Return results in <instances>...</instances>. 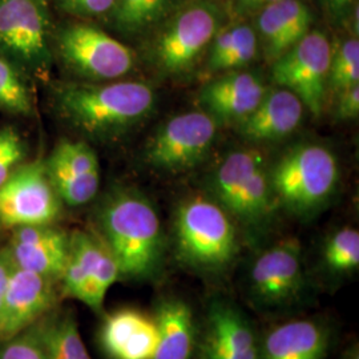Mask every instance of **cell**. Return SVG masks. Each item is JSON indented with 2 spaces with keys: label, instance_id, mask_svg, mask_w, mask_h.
Masks as SVG:
<instances>
[{
  "label": "cell",
  "instance_id": "obj_1",
  "mask_svg": "<svg viewBox=\"0 0 359 359\" xmlns=\"http://www.w3.org/2000/svg\"><path fill=\"white\" fill-rule=\"evenodd\" d=\"M97 224L121 278L154 280L163 265L164 237L152 203L142 193L118 191L104 201Z\"/></svg>",
  "mask_w": 359,
  "mask_h": 359
},
{
  "label": "cell",
  "instance_id": "obj_2",
  "mask_svg": "<svg viewBox=\"0 0 359 359\" xmlns=\"http://www.w3.org/2000/svg\"><path fill=\"white\" fill-rule=\"evenodd\" d=\"M62 115L77 129L96 139L127 132L152 114L156 95L139 81L108 84H67L56 92Z\"/></svg>",
  "mask_w": 359,
  "mask_h": 359
},
{
  "label": "cell",
  "instance_id": "obj_3",
  "mask_svg": "<svg viewBox=\"0 0 359 359\" xmlns=\"http://www.w3.org/2000/svg\"><path fill=\"white\" fill-rule=\"evenodd\" d=\"M175 237L181 261L203 273L228 269L238 253L231 215L217 201L201 196L180 204L175 218Z\"/></svg>",
  "mask_w": 359,
  "mask_h": 359
},
{
  "label": "cell",
  "instance_id": "obj_4",
  "mask_svg": "<svg viewBox=\"0 0 359 359\" xmlns=\"http://www.w3.org/2000/svg\"><path fill=\"white\" fill-rule=\"evenodd\" d=\"M338 182V163L321 145H302L286 154L270 180L277 201L298 216H310L332 197Z\"/></svg>",
  "mask_w": 359,
  "mask_h": 359
},
{
  "label": "cell",
  "instance_id": "obj_5",
  "mask_svg": "<svg viewBox=\"0 0 359 359\" xmlns=\"http://www.w3.org/2000/svg\"><path fill=\"white\" fill-rule=\"evenodd\" d=\"M213 191L218 204L246 225H261L276 209L262 154L255 149L229 154L215 175Z\"/></svg>",
  "mask_w": 359,
  "mask_h": 359
},
{
  "label": "cell",
  "instance_id": "obj_6",
  "mask_svg": "<svg viewBox=\"0 0 359 359\" xmlns=\"http://www.w3.org/2000/svg\"><path fill=\"white\" fill-rule=\"evenodd\" d=\"M121 278L115 257L97 233L76 231L69 236V250L62 283V293L102 311L105 295Z\"/></svg>",
  "mask_w": 359,
  "mask_h": 359
},
{
  "label": "cell",
  "instance_id": "obj_7",
  "mask_svg": "<svg viewBox=\"0 0 359 359\" xmlns=\"http://www.w3.org/2000/svg\"><path fill=\"white\" fill-rule=\"evenodd\" d=\"M218 28L219 15L209 3L194 1L181 8L154 40L156 65L168 75L184 74L209 47Z\"/></svg>",
  "mask_w": 359,
  "mask_h": 359
},
{
  "label": "cell",
  "instance_id": "obj_8",
  "mask_svg": "<svg viewBox=\"0 0 359 359\" xmlns=\"http://www.w3.org/2000/svg\"><path fill=\"white\" fill-rule=\"evenodd\" d=\"M333 48L321 31H309L273 65L274 81L293 92L313 115H321L329 88Z\"/></svg>",
  "mask_w": 359,
  "mask_h": 359
},
{
  "label": "cell",
  "instance_id": "obj_9",
  "mask_svg": "<svg viewBox=\"0 0 359 359\" xmlns=\"http://www.w3.org/2000/svg\"><path fill=\"white\" fill-rule=\"evenodd\" d=\"M60 201L46 164L16 168L0 187V225L11 229L50 225L60 215Z\"/></svg>",
  "mask_w": 359,
  "mask_h": 359
},
{
  "label": "cell",
  "instance_id": "obj_10",
  "mask_svg": "<svg viewBox=\"0 0 359 359\" xmlns=\"http://www.w3.org/2000/svg\"><path fill=\"white\" fill-rule=\"evenodd\" d=\"M57 47L67 65L77 74L95 80L118 79L135 65V55L126 44L87 23L63 28Z\"/></svg>",
  "mask_w": 359,
  "mask_h": 359
},
{
  "label": "cell",
  "instance_id": "obj_11",
  "mask_svg": "<svg viewBox=\"0 0 359 359\" xmlns=\"http://www.w3.org/2000/svg\"><path fill=\"white\" fill-rule=\"evenodd\" d=\"M217 135L216 117L206 112L175 116L156 132L147 147L149 165L165 172H182L198 164Z\"/></svg>",
  "mask_w": 359,
  "mask_h": 359
},
{
  "label": "cell",
  "instance_id": "obj_12",
  "mask_svg": "<svg viewBox=\"0 0 359 359\" xmlns=\"http://www.w3.org/2000/svg\"><path fill=\"white\" fill-rule=\"evenodd\" d=\"M0 51L36 75L48 71V22L36 0H0Z\"/></svg>",
  "mask_w": 359,
  "mask_h": 359
},
{
  "label": "cell",
  "instance_id": "obj_13",
  "mask_svg": "<svg viewBox=\"0 0 359 359\" xmlns=\"http://www.w3.org/2000/svg\"><path fill=\"white\" fill-rule=\"evenodd\" d=\"M305 287L301 246L287 238L257 257L249 274V290L257 305L283 309L293 305Z\"/></svg>",
  "mask_w": 359,
  "mask_h": 359
},
{
  "label": "cell",
  "instance_id": "obj_14",
  "mask_svg": "<svg viewBox=\"0 0 359 359\" xmlns=\"http://www.w3.org/2000/svg\"><path fill=\"white\" fill-rule=\"evenodd\" d=\"M55 283L13 264L0 309V342L23 333L51 311L57 298Z\"/></svg>",
  "mask_w": 359,
  "mask_h": 359
},
{
  "label": "cell",
  "instance_id": "obj_15",
  "mask_svg": "<svg viewBox=\"0 0 359 359\" xmlns=\"http://www.w3.org/2000/svg\"><path fill=\"white\" fill-rule=\"evenodd\" d=\"M198 359H261V341L243 310L215 299L206 316Z\"/></svg>",
  "mask_w": 359,
  "mask_h": 359
},
{
  "label": "cell",
  "instance_id": "obj_16",
  "mask_svg": "<svg viewBox=\"0 0 359 359\" xmlns=\"http://www.w3.org/2000/svg\"><path fill=\"white\" fill-rule=\"evenodd\" d=\"M53 189L67 205L88 204L100 187V165L88 144L65 140L46 163Z\"/></svg>",
  "mask_w": 359,
  "mask_h": 359
},
{
  "label": "cell",
  "instance_id": "obj_17",
  "mask_svg": "<svg viewBox=\"0 0 359 359\" xmlns=\"http://www.w3.org/2000/svg\"><path fill=\"white\" fill-rule=\"evenodd\" d=\"M69 250V236L50 225L22 226L13 231L10 249L13 265L59 283Z\"/></svg>",
  "mask_w": 359,
  "mask_h": 359
},
{
  "label": "cell",
  "instance_id": "obj_18",
  "mask_svg": "<svg viewBox=\"0 0 359 359\" xmlns=\"http://www.w3.org/2000/svg\"><path fill=\"white\" fill-rule=\"evenodd\" d=\"M99 341L108 358L154 359L158 341L154 316L137 309H118L104 318Z\"/></svg>",
  "mask_w": 359,
  "mask_h": 359
},
{
  "label": "cell",
  "instance_id": "obj_19",
  "mask_svg": "<svg viewBox=\"0 0 359 359\" xmlns=\"http://www.w3.org/2000/svg\"><path fill=\"white\" fill-rule=\"evenodd\" d=\"M313 16L302 0H280L259 10L257 28L266 59L276 62L293 48L311 27Z\"/></svg>",
  "mask_w": 359,
  "mask_h": 359
},
{
  "label": "cell",
  "instance_id": "obj_20",
  "mask_svg": "<svg viewBox=\"0 0 359 359\" xmlns=\"http://www.w3.org/2000/svg\"><path fill=\"white\" fill-rule=\"evenodd\" d=\"M266 88L259 77L249 72H231L209 83L200 99L213 117L243 121L261 103Z\"/></svg>",
  "mask_w": 359,
  "mask_h": 359
},
{
  "label": "cell",
  "instance_id": "obj_21",
  "mask_svg": "<svg viewBox=\"0 0 359 359\" xmlns=\"http://www.w3.org/2000/svg\"><path fill=\"white\" fill-rule=\"evenodd\" d=\"M304 104L286 88L266 92L256 109L241 123V133L255 142L278 140L289 136L304 116Z\"/></svg>",
  "mask_w": 359,
  "mask_h": 359
},
{
  "label": "cell",
  "instance_id": "obj_22",
  "mask_svg": "<svg viewBox=\"0 0 359 359\" xmlns=\"http://www.w3.org/2000/svg\"><path fill=\"white\" fill-rule=\"evenodd\" d=\"M329 332L322 322L294 320L285 322L261 341V359H325Z\"/></svg>",
  "mask_w": 359,
  "mask_h": 359
},
{
  "label": "cell",
  "instance_id": "obj_23",
  "mask_svg": "<svg viewBox=\"0 0 359 359\" xmlns=\"http://www.w3.org/2000/svg\"><path fill=\"white\" fill-rule=\"evenodd\" d=\"M154 320L158 335L154 359H192L198 335L191 306L177 297L163 298Z\"/></svg>",
  "mask_w": 359,
  "mask_h": 359
},
{
  "label": "cell",
  "instance_id": "obj_24",
  "mask_svg": "<svg viewBox=\"0 0 359 359\" xmlns=\"http://www.w3.org/2000/svg\"><path fill=\"white\" fill-rule=\"evenodd\" d=\"M208 48L210 71L241 68L256 57L258 48L256 29L248 23H233L218 28Z\"/></svg>",
  "mask_w": 359,
  "mask_h": 359
},
{
  "label": "cell",
  "instance_id": "obj_25",
  "mask_svg": "<svg viewBox=\"0 0 359 359\" xmlns=\"http://www.w3.org/2000/svg\"><path fill=\"white\" fill-rule=\"evenodd\" d=\"M36 330L44 359H92L72 313L50 316Z\"/></svg>",
  "mask_w": 359,
  "mask_h": 359
},
{
  "label": "cell",
  "instance_id": "obj_26",
  "mask_svg": "<svg viewBox=\"0 0 359 359\" xmlns=\"http://www.w3.org/2000/svg\"><path fill=\"white\" fill-rule=\"evenodd\" d=\"M169 0H117L112 15L116 26L137 34L156 25L167 13Z\"/></svg>",
  "mask_w": 359,
  "mask_h": 359
},
{
  "label": "cell",
  "instance_id": "obj_27",
  "mask_svg": "<svg viewBox=\"0 0 359 359\" xmlns=\"http://www.w3.org/2000/svg\"><path fill=\"white\" fill-rule=\"evenodd\" d=\"M323 264L332 274H348L359 268V233L344 228L332 234L323 246Z\"/></svg>",
  "mask_w": 359,
  "mask_h": 359
},
{
  "label": "cell",
  "instance_id": "obj_28",
  "mask_svg": "<svg viewBox=\"0 0 359 359\" xmlns=\"http://www.w3.org/2000/svg\"><path fill=\"white\" fill-rule=\"evenodd\" d=\"M0 109L15 115H29L32 111L28 90L18 71L0 55Z\"/></svg>",
  "mask_w": 359,
  "mask_h": 359
},
{
  "label": "cell",
  "instance_id": "obj_29",
  "mask_svg": "<svg viewBox=\"0 0 359 359\" xmlns=\"http://www.w3.org/2000/svg\"><path fill=\"white\" fill-rule=\"evenodd\" d=\"M359 84V41L348 39L332 53L329 86L344 90Z\"/></svg>",
  "mask_w": 359,
  "mask_h": 359
},
{
  "label": "cell",
  "instance_id": "obj_30",
  "mask_svg": "<svg viewBox=\"0 0 359 359\" xmlns=\"http://www.w3.org/2000/svg\"><path fill=\"white\" fill-rule=\"evenodd\" d=\"M25 142L13 127L0 129V187L25 158Z\"/></svg>",
  "mask_w": 359,
  "mask_h": 359
},
{
  "label": "cell",
  "instance_id": "obj_31",
  "mask_svg": "<svg viewBox=\"0 0 359 359\" xmlns=\"http://www.w3.org/2000/svg\"><path fill=\"white\" fill-rule=\"evenodd\" d=\"M0 359H44L36 325L0 342Z\"/></svg>",
  "mask_w": 359,
  "mask_h": 359
},
{
  "label": "cell",
  "instance_id": "obj_32",
  "mask_svg": "<svg viewBox=\"0 0 359 359\" xmlns=\"http://www.w3.org/2000/svg\"><path fill=\"white\" fill-rule=\"evenodd\" d=\"M117 0H59L60 8L65 13L80 18H95L112 13Z\"/></svg>",
  "mask_w": 359,
  "mask_h": 359
},
{
  "label": "cell",
  "instance_id": "obj_33",
  "mask_svg": "<svg viewBox=\"0 0 359 359\" xmlns=\"http://www.w3.org/2000/svg\"><path fill=\"white\" fill-rule=\"evenodd\" d=\"M338 116L344 120L354 118L359 114V84L341 90L338 102Z\"/></svg>",
  "mask_w": 359,
  "mask_h": 359
},
{
  "label": "cell",
  "instance_id": "obj_34",
  "mask_svg": "<svg viewBox=\"0 0 359 359\" xmlns=\"http://www.w3.org/2000/svg\"><path fill=\"white\" fill-rule=\"evenodd\" d=\"M322 4L334 22H341L358 7L357 0H322Z\"/></svg>",
  "mask_w": 359,
  "mask_h": 359
},
{
  "label": "cell",
  "instance_id": "obj_35",
  "mask_svg": "<svg viewBox=\"0 0 359 359\" xmlns=\"http://www.w3.org/2000/svg\"><path fill=\"white\" fill-rule=\"evenodd\" d=\"M11 269H13V261L10 258L8 252L7 250L0 252V309H1L4 292H6V286H7Z\"/></svg>",
  "mask_w": 359,
  "mask_h": 359
},
{
  "label": "cell",
  "instance_id": "obj_36",
  "mask_svg": "<svg viewBox=\"0 0 359 359\" xmlns=\"http://www.w3.org/2000/svg\"><path fill=\"white\" fill-rule=\"evenodd\" d=\"M276 1L280 0H236V4L245 11H256Z\"/></svg>",
  "mask_w": 359,
  "mask_h": 359
},
{
  "label": "cell",
  "instance_id": "obj_37",
  "mask_svg": "<svg viewBox=\"0 0 359 359\" xmlns=\"http://www.w3.org/2000/svg\"><path fill=\"white\" fill-rule=\"evenodd\" d=\"M344 359H359V350L358 346L350 347V350L345 354V358Z\"/></svg>",
  "mask_w": 359,
  "mask_h": 359
},
{
  "label": "cell",
  "instance_id": "obj_38",
  "mask_svg": "<svg viewBox=\"0 0 359 359\" xmlns=\"http://www.w3.org/2000/svg\"><path fill=\"white\" fill-rule=\"evenodd\" d=\"M36 1H38V3H40V4H44V3L47 1V0H36Z\"/></svg>",
  "mask_w": 359,
  "mask_h": 359
}]
</instances>
